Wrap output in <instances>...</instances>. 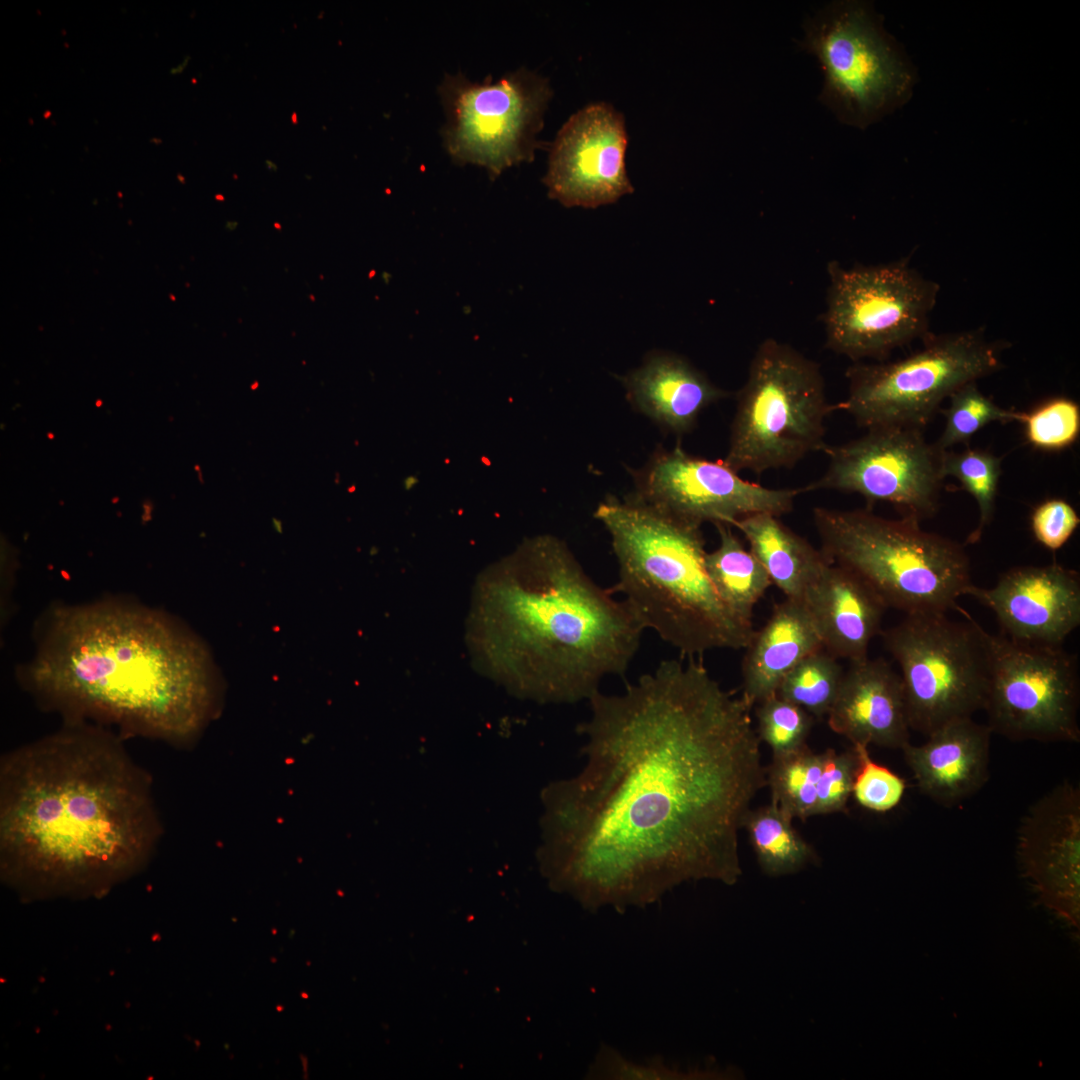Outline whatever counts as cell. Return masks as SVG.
Here are the masks:
<instances>
[{"label": "cell", "instance_id": "cell-1", "mask_svg": "<svg viewBox=\"0 0 1080 1080\" xmlns=\"http://www.w3.org/2000/svg\"><path fill=\"white\" fill-rule=\"evenodd\" d=\"M588 702L586 763L544 793L552 886L592 912L644 907L684 882L737 883L739 831L766 786L752 708L695 657Z\"/></svg>", "mask_w": 1080, "mask_h": 1080}, {"label": "cell", "instance_id": "cell-2", "mask_svg": "<svg viewBox=\"0 0 1080 1080\" xmlns=\"http://www.w3.org/2000/svg\"><path fill=\"white\" fill-rule=\"evenodd\" d=\"M160 830L148 776L99 726L68 721L1 761V875L28 898L107 892Z\"/></svg>", "mask_w": 1080, "mask_h": 1080}, {"label": "cell", "instance_id": "cell-3", "mask_svg": "<svg viewBox=\"0 0 1080 1080\" xmlns=\"http://www.w3.org/2000/svg\"><path fill=\"white\" fill-rule=\"evenodd\" d=\"M643 632L564 542L542 535L478 576L465 642L473 666L518 697L576 703L625 675Z\"/></svg>", "mask_w": 1080, "mask_h": 1080}, {"label": "cell", "instance_id": "cell-4", "mask_svg": "<svg viewBox=\"0 0 1080 1080\" xmlns=\"http://www.w3.org/2000/svg\"><path fill=\"white\" fill-rule=\"evenodd\" d=\"M25 681L70 722L93 719L178 745L194 741L221 705L202 641L158 611L121 602L53 610Z\"/></svg>", "mask_w": 1080, "mask_h": 1080}, {"label": "cell", "instance_id": "cell-5", "mask_svg": "<svg viewBox=\"0 0 1080 1080\" xmlns=\"http://www.w3.org/2000/svg\"><path fill=\"white\" fill-rule=\"evenodd\" d=\"M594 516L608 531L618 565L611 588L646 630L682 656L745 649L753 624L722 601L705 567L701 526L635 500L600 503Z\"/></svg>", "mask_w": 1080, "mask_h": 1080}, {"label": "cell", "instance_id": "cell-6", "mask_svg": "<svg viewBox=\"0 0 1080 1080\" xmlns=\"http://www.w3.org/2000/svg\"><path fill=\"white\" fill-rule=\"evenodd\" d=\"M812 515L828 560L860 577L887 608L946 614L973 585L964 546L923 530L915 519L826 507Z\"/></svg>", "mask_w": 1080, "mask_h": 1080}, {"label": "cell", "instance_id": "cell-7", "mask_svg": "<svg viewBox=\"0 0 1080 1080\" xmlns=\"http://www.w3.org/2000/svg\"><path fill=\"white\" fill-rule=\"evenodd\" d=\"M836 409L827 400L816 362L786 343L765 339L738 393L723 461L737 473L792 468L826 447L825 420Z\"/></svg>", "mask_w": 1080, "mask_h": 1080}, {"label": "cell", "instance_id": "cell-8", "mask_svg": "<svg viewBox=\"0 0 1080 1080\" xmlns=\"http://www.w3.org/2000/svg\"><path fill=\"white\" fill-rule=\"evenodd\" d=\"M895 361L854 362L846 371L848 392L837 409L858 426L923 430L940 404L962 386L1003 367V343L990 341L981 328L934 335Z\"/></svg>", "mask_w": 1080, "mask_h": 1080}, {"label": "cell", "instance_id": "cell-9", "mask_svg": "<svg viewBox=\"0 0 1080 1080\" xmlns=\"http://www.w3.org/2000/svg\"><path fill=\"white\" fill-rule=\"evenodd\" d=\"M966 621L945 613L910 614L881 631L901 670L910 729L928 736L983 708L989 678L988 632L964 609Z\"/></svg>", "mask_w": 1080, "mask_h": 1080}, {"label": "cell", "instance_id": "cell-10", "mask_svg": "<svg viewBox=\"0 0 1080 1080\" xmlns=\"http://www.w3.org/2000/svg\"><path fill=\"white\" fill-rule=\"evenodd\" d=\"M438 93L443 146L454 163L480 166L493 180L543 146L537 136L553 94L544 76L519 68L476 82L458 72L444 76Z\"/></svg>", "mask_w": 1080, "mask_h": 1080}, {"label": "cell", "instance_id": "cell-11", "mask_svg": "<svg viewBox=\"0 0 1080 1080\" xmlns=\"http://www.w3.org/2000/svg\"><path fill=\"white\" fill-rule=\"evenodd\" d=\"M829 287L823 316L826 347L860 362L882 361L894 349L929 332L940 285L907 258L844 268L827 265Z\"/></svg>", "mask_w": 1080, "mask_h": 1080}, {"label": "cell", "instance_id": "cell-12", "mask_svg": "<svg viewBox=\"0 0 1080 1080\" xmlns=\"http://www.w3.org/2000/svg\"><path fill=\"white\" fill-rule=\"evenodd\" d=\"M987 726L1013 741L1079 742L1077 657L988 633Z\"/></svg>", "mask_w": 1080, "mask_h": 1080}, {"label": "cell", "instance_id": "cell-13", "mask_svg": "<svg viewBox=\"0 0 1080 1080\" xmlns=\"http://www.w3.org/2000/svg\"><path fill=\"white\" fill-rule=\"evenodd\" d=\"M867 430L857 439L826 445L828 467L803 487L805 492L857 493L869 504L889 503L902 517L919 522L934 516L945 479L944 450L927 442L923 430L895 426Z\"/></svg>", "mask_w": 1080, "mask_h": 1080}, {"label": "cell", "instance_id": "cell-14", "mask_svg": "<svg viewBox=\"0 0 1080 1080\" xmlns=\"http://www.w3.org/2000/svg\"><path fill=\"white\" fill-rule=\"evenodd\" d=\"M805 46L824 70V99L842 118H867L898 97L907 73L857 4H835L806 28Z\"/></svg>", "mask_w": 1080, "mask_h": 1080}, {"label": "cell", "instance_id": "cell-15", "mask_svg": "<svg viewBox=\"0 0 1080 1080\" xmlns=\"http://www.w3.org/2000/svg\"><path fill=\"white\" fill-rule=\"evenodd\" d=\"M633 500L663 514L701 526L733 524L742 517L793 510L801 488L770 489L742 479L724 461H712L676 447L657 453L641 471Z\"/></svg>", "mask_w": 1080, "mask_h": 1080}, {"label": "cell", "instance_id": "cell-16", "mask_svg": "<svg viewBox=\"0 0 1080 1080\" xmlns=\"http://www.w3.org/2000/svg\"><path fill=\"white\" fill-rule=\"evenodd\" d=\"M628 137L623 115L605 102L571 115L549 148L543 182L566 207L596 208L633 192L625 164Z\"/></svg>", "mask_w": 1080, "mask_h": 1080}, {"label": "cell", "instance_id": "cell-17", "mask_svg": "<svg viewBox=\"0 0 1080 1080\" xmlns=\"http://www.w3.org/2000/svg\"><path fill=\"white\" fill-rule=\"evenodd\" d=\"M1017 857L1038 901L1079 929L1080 788L1064 782L1022 818Z\"/></svg>", "mask_w": 1080, "mask_h": 1080}, {"label": "cell", "instance_id": "cell-18", "mask_svg": "<svg viewBox=\"0 0 1080 1080\" xmlns=\"http://www.w3.org/2000/svg\"><path fill=\"white\" fill-rule=\"evenodd\" d=\"M966 595L992 610L1014 641L1061 646L1080 625V575L1057 563L1011 568L993 587L973 584Z\"/></svg>", "mask_w": 1080, "mask_h": 1080}, {"label": "cell", "instance_id": "cell-19", "mask_svg": "<svg viewBox=\"0 0 1080 1080\" xmlns=\"http://www.w3.org/2000/svg\"><path fill=\"white\" fill-rule=\"evenodd\" d=\"M827 717L852 746L902 749L910 743L902 680L883 658L850 662Z\"/></svg>", "mask_w": 1080, "mask_h": 1080}, {"label": "cell", "instance_id": "cell-20", "mask_svg": "<svg viewBox=\"0 0 1080 1080\" xmlns=\"http://www.w3.org/2000/svg\"><path fill=\"white\" fill-rule=\"evenodd\" d=\"M991 730L972 717L953 721L920 745L902 748L921 793L950 807L977 793L989 779Z\"/></svg>", "mask_w": 1080, "mask_h": 1080}, {"label": "cell", "instance_id": "cell-21", "mask_svg": "<svg viewBox=\"0 0 1080 1080\" xmlns=\"http://www.w3.org/2000/svg\"><path fill=\"white\" fill-rule=\"evenodd\" d=\"M801 601L828 653L849 662L868 658L869 645L881 633L888 608L860 577L830 562Z\"/></svg>", "mask_w": 1080, "mask_h": 1080}, {"label": "cell", "instance_id": "cell-22", "mask_svg": "<svg viewBox=\"0 0 1080 1080\" xmlns=\"http://www.w3.org/2000/svg\"><path fill=\"white\" fill-rule=\"evenodd\" d=\"M745 649L741 697L752 708L776 695L782 679L802 659L824 648L804 603L786 598Z\"/></svg>", "mask_w": 1080, "mask_h": 1080}, {"label": "cell", "instance_id": "cell-23", "mask_svg": "<svg viewBox=\"0 0 1080 1080\" xmlns=\"http://www.w3.org/2000/svg\"><path fill=\"white\" fill-rule=\"evenodd\" d=\"M628 397L644 414L673 432H688L700 413L727 393L686 360L656 354L625 378Z\"/></svg>", "mask_w": 1080, "mask_h": 1080}, {"label": "cell", "instance_id": "cell-24", "mask_svg": "<svg viewBox=\"0 0 1080 1080\" xmlns=\"http://www.w3.org/2000/svg\"><path fill=\"white\" fill-rule=\"evenodd\" d=\"M733 526L744 535L771 583L788 599L801 601L809 585L830 563L821 549L786 526L779 516L752 514Z\"/></svg>", "mask_w": 1080, "mask_h": 1080}, {"label": "cell", "instance_id": "cell-25", "mask_svg": "<svg viewBox=\"0 0 1080 1080\" xmlns=\"http://www.w3.org/2000/svg\"><path fill=\"white\" fill-rule=\"evenodd\" d=\"M719 545L706 552L705 567L718 595L741 620L752 623L753 610L771 580L754 554L735 535L731 525L716 524Z\"/></svg>", "mask_w": 1080, "mask_h": 1080}, {"label": "cell", "instance_id": "cell-26", "mask_svg": "<svg viewBox=\"0 0 1080 1080\" xmlns=\"http://www.w3.org/2000/svg\"><path fill=\"white\" fill-rule=\"evenodd\" d=\"M793 818L778 805L750 809L743 828L747 831L761 871L769 877L796 874L820 857L792 824Z\"/></svg>", "mask_w": 1080, "mask_h": 1080}, {"label": "cell", "instance_id": "cell-27", "mask_svg": "<svg viewBox=\"0 0 1080 1080\" xmlns=\"http://www.w3.org/2000/svg\"><path fill=\"white\" fill-rule=\"evenodd\" d=\"M823 760L824 753L812 751L807 744L773 756L771 764L765 768L771 802L793 819L805 820L814 816Z\"/></svg>", "mask_w": 1080, "mask_h": 1080}, {"label": "cell", "instance_id": "cell-28", "mask_svg": "<svg viewBox=\"0 0 1080 1080\" xmlns=\"http://www.w3.org/2000/svg\"><path fill=\"white\" fill-rule=\"evenodd\" d=\"M843 675L837 658L820 649L785 675L776 695L800 706L814 718H822L835 701Z\"/></svg>", "mask_w": 1080, "mask_h": 1080}, {"label": "cell", "instance_id": "cell-29", "mask_svg": "<svg viewBox=\"0 0 1080 1080\" xmlns=\"http://www.w3.org/2000/svg\"><path fill=\"white\" fill-rule=\"evenodd\" d=\"M1002 457L983 449L967 448L960 452L944 450L942 472L944 477L956 478L962 489L970 493L979 511L976 528L969 534L967 543L980 541L984 530L993 520L998 485L1002 474Z\"/></svg>", "mask_w": 1080, "mask_h": 1080}, {"label": "cell", "instance_id": "cell-30", "mask_svg": "<svg viewBox=\"0 0 1080 1080\" xmlns=\"http://www.w3.org/2000/svg\"><path fill=\"white\" fill-rule=\"evenodd\" d=\"M949 399V407L942 410L945 426L935 443L942 450L967 443L974 434L992 422H1019L1022 414L996 404L979 390L976 382L962 386Z\"/></svg>", "mask_w": 1080, "mask_h": 1080}, {"label": "cell", "instance_id": "cell-31", "mask_svg": "<svg viewBox=\"0 0 1080 1080\" xmlns=\"http://www.w3.org/2000/svg\"><path fill=\"white\" fill-rule=\"evenodd\" d=\"M1028 443L1042 451H1060L1073 445L1080 433L1079 404L1067 397H1053L1022 412Z\"/></svg>", "mask_w": 1080, "mask_h": 1080}, {"label": "cell", "instance_id": "cell-32", "mask_svg": "<svg viewBox=\"0 0 1080 1080\" xmlns=\"http://www.w3.org/2000/svg\"><path fill=\"white\" fill-rule=\"evenodd\" d=\"M757 734L773 756L794 751L806 744L814 717L800 706L771 696L757 704Z\"/></svg>", "mask_w": 1080, "mask_h": 1080}, {"label": "cell", "instance_id": "cell-33", "mask_svg": "<svg viewBox=\"0 0 1080 1080\" xmlns=\"http://www.w3.org/2000/svg\"><path fill=\"white\" fill-rule=\"evenodd\" d=\"M727 1075L700 1068L685 1069L654 1056L643 1062L627 1059L614 1048L602 1045L586 1074L589 1079H692Z\"/></svg>", "mask_w": 1080, "mask_h": 1080}, {"label": "cell", "instance_id": "cell-34", "mask_svg": "<svg viewBox=\"0 0 1080 1080\" xmlns=\"http://www.w3.org/2000/svg\"><path fill=\"white\" fill-rule=\"evenodd\" d=\"M852 747L859 757L852 788L856 802L873 812L883 813L894 809L903 798L905 780L886 766L873 761L867 746Z\"/></svg>", "mask_w": 1080, "mask_h": 1080}, {"label": "cell", "instance_id": "cell-35", "mask_svg": "<svg viewBox=\"0 0 1080 1080\" xmlns=\"http://www.w3.org/2000/svg\"><path fill=\"white\" fill-rule=\"evenodd\" d=\"M823 753L814 816L847 812V803L852 795L859 765L857 751L852 747L840 753L834 749H827Z\"/></svg>", "mask_w": 1080, "mask_h": 1080}, {"label": "cell", "instance_id": "cell-36", "mask_svg": "<svg viewBox=\"0 0 1080 1080\" xmlns=\"http://www.w3.org/2000/svg\"><path fill=\"white\" fill-rule=\"evenodd\" d=\"M1080 523L1073 506L1060 498L1040 503L1031 514V529L1035 539L1049 550L1062 548Z\"/></svg>", "mask_w": 1080, "mask_h": 1080}, {"label": "cell", "instance_id": "cell-37", "mask_svg": "<svg viewBox=\"0 0 1080 1080\" xmlns=\"http://www.w3.org/2000/svg\"><path fill=\"white\" fill-rule=\"evenodd\" d=\"M189 60H190V56H185L184 59L178 65H176V66H174V67H172L170 69V74L171 75H178V74L182 73L184 71V69L186 68L187 64L189 63Z\"/></svg>", "mask_w": 1080, "mask_h": 1080}, {"label": "cell", "instance_id": "cell-38", "mask_svg": "<svg viewBox=\"0 0 1080 1080\" xmlns=\"http://www.w3.org/2000/svg\"><path fill=\"white\" fill-rule=\"evenodd\" d=\"M265 163L269 170L275 171L277 169V165L271 160H266Z\"/></svg>", "mask_w": 1080, "mask_h": 1080}]
</instances>
